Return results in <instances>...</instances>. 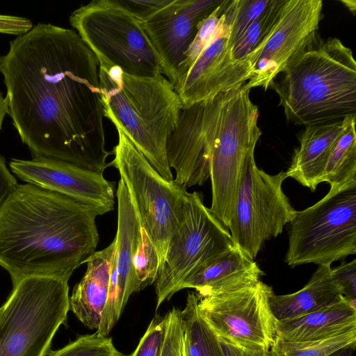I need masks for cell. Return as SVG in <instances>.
<instances>
[{"label":"cell","instance_id":"cell-1","mask_svg":"<svg viewBox=\"0 0 356 356\" xmlns=\"http://www.w3.org/2000/svg\"><path fill=\"white\" fill-rule=\"evenodd\" d=\"M99 63L71 29L39 23L0 56L8 115L33 156L103 174L106 150Z\"/></svg>","mask_w":356,"mask_h":356},{"label":"cell","instance_id":"cell-2","mask_svg":"<svg viewBox=\"0 0 356 356\" xmlns=\"http://www.w3.org/2000/svg\"><path fill=\"white\" fill-rule=\"evenodd\" d=\"M98 216L65 195L18 184L0 207V266L13 285L29 277L69 280L95 252Z\"/></svg>","mask_w":356,"mask_h":356},{"label":"cell","instance_id":"cell-3","mask_svg":"<svg viewBox=\"0 0 356 356\" xmlns=\"http://www.w3.org/2000/svg\"><path fill=\"white\" fill-rule=\"evenodd\" d=\"M282 72L270 87L289 122L307 126L356 115V63L339 39L316 37Z\"/></svg>","mask_w":356,"mask_h":356},{"label":"cell","instance_id":"cell-4","mask_svg":"<svg viewBox=\"0 0 356 356\" xmlns=\"http://www.w3.org/2000/svg\"><path fill=\"white\" fill-rule=\"evenodd\" d=\"M99 75L104 117L162 177L173 180L166 147L184 108L174 86L162 74L132 76L105 63H99Z\"/></svg>","mask_w":356,"mask_h":356},{"label":"cell","instance_id":"cell-5","mask_svg":"<svg viewBox=\"0 0 356 356\" xmlns=\"http://www.w3.org/2000/svg\"><path fill=\"white\" fill-rule=\"evenodd\" d=\"M243 86L199 102L209 157L212 213L228 228L241 174L261 131L258 107Z\"/></svg>","mask_w":356,"mask_h":356},{"label":"cell","instance_id":"cell-6","mask_svg":"<svg viewBox=\"0 0 356 356\" xmlns=\"http://www.w3.org/2000/svg\"><path fill=\"white\" fill-rule=\"evenodd\" d=\"M68 280L29 277L0 308V356H46L70 310Z\"/></svg>","mask_w":356,"mask_h":356},{"label":"cell","instance_id":"cell-7","mask_svg":"<svg viewBox=\"0 0 356 356\" xmlns=\"http://www.w3.org/2000/svg\"><path fill=\"white\" fill-rule=\"evenodd\" d=\"M70 24L99 63L136 76L163 72L161 60L141 21L119 0H95L75 10Z\"/></svg>","mask_w":356,"mask_h":356},{"label":"cell","instance_id":"cell-8","mask_svg":"<svg viewBox=\"0 0 356 356\" xmlns=\"http://www.w3.org/2000/svg\"><path fill=\"white\" fill-rule=\"evenodd\" d=\"M285 262L332 264L356 254V181L330 188L318 202L296 211L289 223Z\"/></svg>","mask_w":356,"mask_h":356},{"label":"cell","instance_id":"cell-9","mask_svg":"<svg viewBox=\"0 0 356 356\" xmlns=\"http://www.w3.org/2000/svg\"><path fill=\"white\" fill-rule=\"evenodd\" d=\"M228 229L196 191L187 193L156 281V307L198 268L234 246Z\"/></svg>","mask_w":356,"mask_h":356},{"label":"cell","instance_id":"cell-10","mask_svg":"<svg viewBox=\"0 0 356 356\" xmlns=\"http://www.w3.org/2000/svg\"><path fill=\"white\" fill-rule=\"evenodd\" d=\"M115 128L118 142L110 163L118 169L132 197L140 222L158 251L161 266L188 192L174 179L162 177L124 132Z\"/></svg>","mask_w":356,"mask_h":356},{"label":"cell","instance_id":"cell-11","mask_svg":"<svg viewBox=\"0 0 356 356\" xmlns=\"http://www.w3.org/2000/svg\"><path fill=\"white\" fill-rule=\"evenodd\" d=\"M286 178L283 170L270 175L259 169L254 154L245 161L227 229L234 245L253 260L296 215L282 187Z\"/></svg>","mask_w":356,"mask_h":356},{"label":"cell","instance_id":"cell-12","mask_svg":"<svg viewBox=\"0 0 356 356\" xmlns=\"http://www.w3.org/2000/svg\"><path fill=\"white\" fill-rule=\"evenodd\" d=\"M273 293L259 280L231 292L198 297L197 307L219 339L247 348L270 350L278 324L269 303Z\"/></svg>","mask_w":356,"mask_h":356},{"label":"cell","instance_id":"cell-13","mask_svg":"<svg viewBox=\"0 0 356 356\" xmlns=\"http://www.w3.org/2000/svg\"><path fill=\"white\" fill-rule=\"evenodd\" d=\"M321 0H286L280 17L264 42L248 56L252 65L243 86L267 90L287 64L317 37L322 19Z\"/></svg>","mask_w":356,"mask_h":356},{"label":"cell","instance_id":"cell-14","mask_svg":"<svg viewBox=\"0 0 356 356\" xmlns=\"http://www.w3.org/2000/svg\"><path fill=\"white\" fill-rule=\"evenodd\" d=\"M229 27L225 7L210 41L174 86L184 108L241 87L251 77L250 57L235 60L232 56Z\"/></svg>","mask_w":356,"mask_h":356},{"label":"cell","instance_id":"cell-15","mask_svg":"<svg viewBox=\"0 0 356 356\" xmlns=\"http://www.w3.org/2000/svg\"><path fill=\"white\" fill-rule=\"evenodd\" d=\"M9 166L20 179L88 205L99 216L114 208L115 183L103 174L39 156L31 160L13 159Z\"/></svg>","mask_w":356,"mask_h":356},{"label":"cell","instance_id":"cell-16","mask_svg":"<svg viewBox=\"0 0 356 356\" xmlns=\"http://www.w3.org/2000/svg\"><path fill=\"white\" fill-rule=\"evenodd\" d=\"M223 0H167L140 20L157 52L165 76L174 86L177 70L201 22Z\"/></svg>","mask_w":356,"mask_h":356},{"label":"cell","instance_id":"cell-17","mask_svg":"<svg viewBox=\"0 0 356 356\" xmlns=\"http://www.w3.org/2000/svg\"><path fill=\"white\" fill-rule=\"evenodd\" d=\"M116 197L118 227L107 300L97 332L106 337L119 320L130 296L136 292L133 257L141 222L132 197L120 178Z\"/></svg>","mask_w":356,"mask_h":356},{"label":"cell","instance_id":"cell-18","mask_svg":"<svg viewBox=\"0 0 356 356\" xmlns=\"http://www.w3.org/2000/svg\"><path fill=\"white\" fill-rule=\"evenodd\" d=\"M263 275L257 264L234 245L189 275L179 291L194 289L199 298L217 296L254 284Z\"/></svg>","mask_w":356,"mask_h":356},{"label":"cell","instance_id":"cell-19","mask_svg":"<svg viewBox=\"0 0 356 356\" xmlns=\"http://www.w3.org/2000/svg\"><path fill=\"white\" fill-rule=\"evenodd\" d=\"M306 126L300 138L291 163L286 173L303 186L314 191L321 179L327 159L351 118Z\"/></svg>","mask_w":356,"mask_h":356},{"label":"cell","instance_id":"cell-20","mask_svg":"<svg viewBox=\"0 0 356 356\" xmlns=\"http://www.w3.org/2000/svg\"><path fill=\"white\" fill-rule=\"evenodd\" d=\"M115 239L86 260V271L69 298L70 309L90 329H97L108 289Z\"/></svg>","mask_w":356,"mask_h":356},{"label":"cell","instance_id":"cell-21","mask_svg":"<svg viewBox=\"0 0 356 356\" xmlns=\"http://www.w3.org/2000/svg\"><path fill=\"white\" fill-rule=\"evenodd\" d=\"M344 297L332 275L330 264L318 265L308 282L299 291L285 295L273 292L269 299L278 321L294 318L341 302Z\"/></svg>","mask_w":356,"mask_h":356},{"label":"cell","instance_id":"cell-22","mask_svg":"<svg viewBox=\"0 0 356 356\" xmlns=\"http://www.w3.org/2000/svg\"><path fill=\"white\" fill-rule=\"evenodd\" d=\"M353 330H356L355 303L344 298L330 307L278 321L276 338L285 341H302Z\"/></svg>","mask_w":356,"mask_h":356},{"label":"cell","instance_id":"cell-23","mask_svg":"<svg viewBox=\"0 0 356 356\" xmlns=\"http://www.w3.org/2000/svg\"><path fill=\"white\" fill-rule=\"evenodd\" d=\"M198 296L189 292L181 311L182 356H225L217 335L201 316Z\"/></svg>","mask_w":356,"mask_h":356},{"label":"cell","instance_id":"cell-24","mask_svg":"<svg viewBox=\"0 0 356 356\" xmlns=\"http://www.w3.org/2000/svg\"><path fill=\"white\" fill-rule=\"evenodd\" d=\"M355 120L351 118L327 159L321 181L330 188L356 181Z\"/></svg>","mask_w":356,"mask_h":356},{"label":"cell","instance_id":"cell-25","mask_svg":"<svg viewBox=\"0 0 356 356\" xmlns=\"http://www.w3.org/2000/svg\"><path fill=\"white\" fill-rule=\"evenodd\" d=\"M356 343V330L314 340L285 341L276 338L270 348L272 356H329Z\"/></svg>","mask_w":356,"mask_h":356},{"label":"cell","instance_id":"cell-26","mask_svg":"<svg viewBox=\"0 0 356 356\" xmlns=\"http://www.w3.org/2000/svg\"><path fill=\"white\" fill-rule=\"evenodd\" d=\"M286 1L270 0L262 13L232 47L235 60L245 58L264 42L279 19Z\"/></svg>","mask_w":356,"mask_h":356},{"label":"cell","instance_id":"cell-27","mask_svg":"<svg viewBox=\"0 0 356 356\" xmlns=\"http://www.w3.org/2000/svg\"><path fill=\"white\" fill-rule=\"evenodd\" d=\"M136 292L144 289L156 281L161 268L158 251L141 224L140 231L133 257Z\"/></svg>","mask_w":356,"mask_h":356},{"label":"cell","instance_id":"cell-28","mask_svg":"<svg viewBox=\"0 0 356 356\" xmlns=\"http://www.w3.org/2000/svg\"><path fill=\"white\" fill-rule=\"evenodd\" d=\"M270 0L229 1L226 9L229 16L228 43L231 48L262 13Z\"/></svg>","mask_w":356,"mask_h":356},{"label":"cell","instance_id":"cell-29","mask_svg":"<svg viewBox=\"0 0 356 356\" xmlns=\"http://www.w3.org/2000/svg\"><path fill=\"white\" fill-rule=\"evenodd\" d=\"M49 356H123L115 347L111 337L97 334L80 336Z\"/></svg>","mask_w":356,"mask_h":356},{"label":"cell","instance_id":"cell-30","mask_svg":"<svg viewBox=\"0 0 356 356\" xmlns=\"http://www.w3.org/2000/svg\"><path fill=\"white\" fill-rule=\"evenodd\" d=\"M229 2V0L223 1L201 22L196 35L186 54L184 60L178 68L176 82L177 79L184 74L192 65L210 41L219 22L220 15Z\"/></svg>","mask_w":356,"mask_h":356},{"label":"cell","instance_id":"cell-31","mask_svg":"<svg viewBox=\"0 0 356 356\" xmlns=\"http://www.w3.org/2000/svg\"><path fill=\"white\" fill-rule=\"evenodd\" d=\"M166 332V318L156 316L130 356H161Z\"/></svg>","mask_w":356,"mask_h":356},{"label":"cell","instance_id":"cell-32","mask_svg":"<svg viewBox=\"0 0 356 356\" xmlns=\"http://www.w3.org/2000/svg\"><path fill=\"white\" fill-rule=\"evenodd\" d=\"M165 316L166 332L161 356H182L181 311L173 307Z\"/></svg>","mask_w":356,"mask_h":356},{"label":"cell","instance_id":"cell-33","mask_svg":"<svg viewBox=\"0 0 356 356\" xmlns=\"http://www.w3.org/2000/svg\"><path fill=\"white\" fill-rule=\"evenodd\" d=\"M332 275L340 286L343 296L351 302H356V260L342 262L332 268Z\"/></svg>","mask_w":356,"mask_h":356},{"label":"cell","instance_id":"cell-34","mask_svg":"<svg viewBox=\"0 0 356 356\" xmlns=\"http://www.w3.org/2000/svg\"><path fill=\"white\" fill-rule=\"evenodd\" d=\"M33 27L28 18L19 16L0 15V33L22 35Z\"/></svg>","mask_w":356,"mask_h":356},{"label":"cell","instance_id":"cell-35","mask_svg":"<svg viewBox=\"0 0 356 356\" xmlns=\"http://www.w3.org/2000/svg\"><path fill=\"white\" fill-rule=\"evenodd\" d=\"M140 20L143 19L165 4L167 0H119Z\"/></svg>","mask_w":356,"mask_h":356},{"label":"cell","instance_id":"cell-36","mask_svg":"<svg viewBox=\"0 0 356 356\" xmlns=\"http://www.w3.org/2000/svg\"><path fill=\"white\" fill-rule=\"evenodd\" d=\"M17 185V179L6 165L5 159L0 154V207Z\"/></svg>","mask_w":356,"mask_h":356},{"label":"cell","instance_id":"cell-37","mask_svg":"<svg viewBox=\"0 0 356 356\" xmlns=\"http://www.w3.org/2000/svg\"><path fill=\"white\" fill-rule=\"evenodd\" d=\"M219 341L225 356H272L270 350L250 349Z\"/></svg>","mask_w":356,"mask_h":356},{"label":"cell","instance_id":"cell-38","mask_svg":"<svg viewBox=\"0 0 356 356\" xmlns=\"http://www.w3.org/2000/svg\"><path fill=\"white\" fill-rule=\"evenodd\" d=\"M9 113V102L7 97H3L0 92V131L5 116Z\"/></svg>","mask_w":356,"mask_h":356},{"label":"cell","instance_id":"cell-39","mask_svg":"<svg viewBox=\"0 0 356 356\" xmlns=\"http://www.w3.org/2000/svg\"><path fill=\"white\" fill-rule=\"evenodd\" d=\"M355 346H348L341 348L329 356H351L353 351L355 350Z\"/></svg>","mask_w":356,"mask_h":356},{"label":"cell","instance_id":"cell-40","mask_svg":"<svg viewBox=\"0 0 356 356\" xmlns=\"http://www.w3.org/2000/svg\"><path fill=\"white\" fill-rule=\"evenodd\" d=\"M341 2L355 15L356 10V1L355 0H341Z\"/></svg>","mask_w":356,"mask_h":356}]
</instances>
